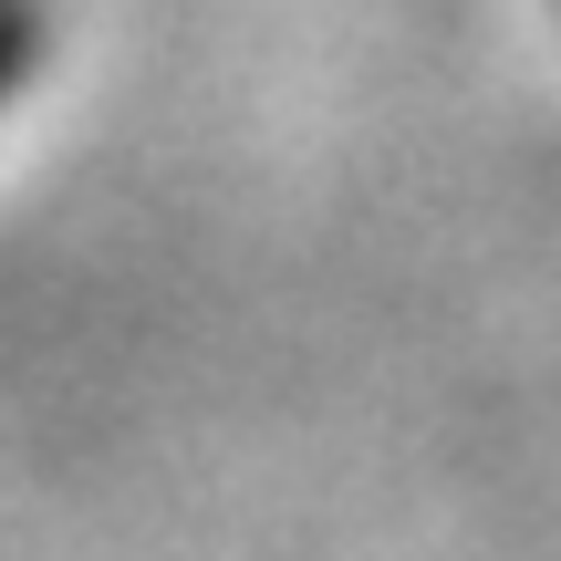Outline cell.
<instances>
[{
  "label": "cell",
  "mask_w": 561,
  "mask_h": 561,
  "mask_svg": "<svg viewBox=\"0 0 561 561\" xmlns=\"http://www.w3.org/2000/svg\"><path fill=\"white\" fill-rule=\"evenodd\" d=\"M32 53H42V11L32 0H0V104H11V83L32 73Z\"/></svg>",
  "instance_id": "obj_1"
}]
</instances>
